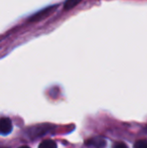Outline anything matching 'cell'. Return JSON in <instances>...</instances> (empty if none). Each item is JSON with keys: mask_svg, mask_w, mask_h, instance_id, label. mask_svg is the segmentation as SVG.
<instances>
[{"mask_svg": "<svg viewBox=\"0 0 147 148\" xmlns=\"http://www.w3.org/2000/svg\"><path fill=\"white\" fill-rule=\"evenodd\" d=\"M55 8H57V6H49V7L40 10V11H38L37 13H36L34 15H32L31 17H30L29 21H38V20H41V19H43V18L47 17L51 12L55 11Z\"/></svg>", "mask_w": 147, "mask_h": 148, "instance_id": "1", "label": "cell"}, {"mask_svg": "<svg viewBox=\"0 0 147 148\" xmlns=\"http://www.w3.org/2000/svg\"><path fill=\"white\" fill-rule=\"evenodd\" d=\"M12 131V123L9 118H1L0 119V133L6 135L9 134Z\"/></svg>", "mask_w": 147, "mask_h": 148, "instance_id": "2", "label": "cell"}, {"mask_svg": "<svg viewBox=\"0 0 147 148\" xmlns=\"http://www.w3.org/2000/svg\"><path fill=\"white\" fill-rule=\"evenodd\" d=\"M87 145H91V146H95L97 148H102L106 145V141L102 138H94L91 139L90 141H88Z\"/></svg>", "mask_w": 147, "mask_h": 148, "instance_id": "3", "label": "cell"}, {"mask_svg": "<svg viewBox=\"0 0 147 148\" xmlns=\"http://www.w3.org/2000/svg\"><path fill=\"white\" fill-rule=\"evenodd\" d=\"M38 148H57V143L53 140H44L39 144Z\"/></svg>", "mask_w": 147, "mask_h": 148, "instance_id": "4", "label": "cell"}, {"mask_svg": "<svg viewBox=\"0 0 147 148\" xmlns=\"http://www.w3.org/2000/svg\"><path fill=\"white\" fill-rule=\"evenodd\" d=\"M81 1H82V0H67L65 5H64V8H65L66 10H70V9H72V8H74L76 5H78Z\"/></svg>", "mask_w": 147, "mask_h": 148, "instance_id": "5", "label": "cell"}, {"mask_svg": "<svg viewBox=\"0 0 147 148\" xmlns=\"http://www.w3.org/2000/svg\"><path fill=\"white\" fill-rule=\"evenodd\" d=\"M134 148H147V140H138L134 144Z\"/></svg>", "mask_w": 147, "mask_h": 148, "instance_id": "6", "label": "cell"}, {"mask_svg": "<svg viewBox=\"0 0 147 148\" xmlns=\"http://www.w3.org/2000/svg\"><path fill=\"white\" fill-rule=\"evenodd\" d=\"M114 148H128V147H127V145H126V144L120 142V143H117V144L114 146Z\"/></svg>", "mask_w": 147, "mask_h": 148, "instance_id": "7", "label": "cell"}, {"mask_svg": "<svg viewBox=\"0 0 147 148\" xmlns=\"http://www.w3.org/2000/svg\"><path fill=\"white\" fill-rule=\"evenodd\" d=\"M19 148H29L28 146H21V147H19Z\"/></svg>", "mask_w": 147, "mask_h": 148, "instance_id": "8", "label": "cell"}, {"mask_svg": "<svg viewBox=\"0 0 147 148\" xmlns=\"http://www.w3.org/2000/svg\"><path fill=\"white\" fill-rule=\"evenodd\" d=\"M0 148H1V147H0Z\"/></svg>", "mask_w": 147, "mask_h": 148, "instance_id": "9", "label": "cell"}]
</instances>
